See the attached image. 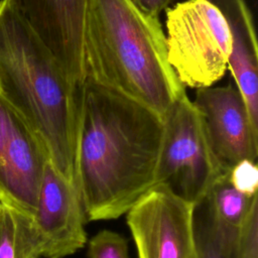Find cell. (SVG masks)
Wrapping results in <instances>:
<instances>
[{"instance_id": "6da1fadb", "label": "cell", "mask_w": 258, "mask_h": 258, "mask_svg": "<svg viewBox=\"0 0 258 258\" xmlns=\"http://www.w3.org/2000/svg\"><path fill=\"white\" fill-rule=\"evenodd\" d=\"M162 118L86 78L79 90L78 187L87 222L117 219L154 184Z\"/></svg>"}, {"instance_id": "7a4b0ae2", "label": "cell", "mask_w": 258, "mask_h": 258, "mask_svg": "<svg viewBox=\"0 0 258 258\" xmlns=\"http://www.w3.org/2000/svg\"><path fill=\"white\" fill-rule=\"evenodd\" d=\"M79 90L11 0H0V95L78 187Z\"/></svg>"}, {"instance_id": "3957f363", "label": "cell", "mask_w": 258, "mask_h": 258, "mask_svg": "<svg viewBox=\"0 0 258 258\" xmlns=\"http://www.w3.org/2000/svg\"><path fill=\"white\" fill-rule=\"evenodd\" d=\"M84 63L86 78L161 118L185 93L168 62L159 17L131 0H88Z\"/></svg>"}, {"instance_id": "277c9868", "label": "cell", "mask_w": 258, "mask_h": 258, "mask_svg": "<svg viewBox=\"0 0 258 258\" xmlns=\"http://www.w3.org/2000/svg\"><path fill=\"white\" fill-rule=\"evenodd\" d=\"M168 62L180 85L211 87L228 70L231 36L216 6L208 0H185L165 9Z\"/></svg>"}, {"instance_id": "5b68a950", "label": "cell", "mask_w": 258, "mask_h": 258, "mask_svg": "<svg viewBox=\"0 0 258 258\" xmlns=\"http://www.w3.org/2000/svg\"><path fill=\"white\" fill-rule=\"evenodd\" d=\"M162 121L155 184L165 183L196 204L219 177L228 172L214 155L202 115L185 93L169 107Z\"/></svg>"}, {"instance_id": "8992f818", "label": "cell", "mask_w": 258, "mask_h": 258, "mask_svg": "<svg viewBox=\"0 0 258 258\" xmlns=\"http://www.w3.org/2000/svg\"><path fill=\"white\" fill-rule=\"evenodd\" d=\"M195 204L157 183L126 213L138 258H197Z\"/></svg>"}, {"instance_id": "52a82bcc", "label": "cell", "mask_w": 258, "mask_h": 258, "mask_svg": "<svg viewBox=\"0 0 258 258\" xmlns=\"http://www.w3.org/2000/svg\"><path fill=\"white\" fill-rule=\"evenodd\" d=\"M46 161L38 138L0 95V203L33 218Z\"/></svg>"}, {"instance_id": "ba28073f", "label": "cell", "mask_w": 258, "mask_h": 258, "mask_svg": "<svg viewBox=\"0 0 258 258\" xmlns=\"http://www.w3.org/2000/svg\"><path fill=\"white\" fill-rule=\"evenodd\" d=\"M192 103L202 115L212 151L226 172L242 160L256 162L258 128L235 84L198 89Z\"/></svg>"}, {"instance_id": "9c48e42d", "label": "cell", "mask_w": 258, "mask_h": 258, "mask_svg": "<svg viewBox=\"0 0 258 258\" xmlns=\"http://www.w3.org/2000/svg\"><path fill=\"white\" fill-rule=\"evenodd\" d=\"M57 59L68 80L80 88L86 80L84 32L88 0H11Z\"/></svg>"}, {"instance_id": "30bf717a", "label": "cell", "mask_w": 258, "mask_h": 258, "mask_svg": "<svg viewBox=\"0 0 258 258\" xmlns=\"http://www.w3.org/2000/svg\"><path fill=\"white\" fill-rule=\"evenodd\" d=\"M33 221L43 243L44 258H66L84 248L88 242L80 192L48 160Z\"/></svg>"}, {"instance_id": "8fae6325", "label": "cell", "mask_w": 258, "mask_h": 258, "mask_svg": "<svg viewBox=\"0 0 258 258\" xmlns=\"http://www.w3.org/2000/svg\"><path fill=\"white\" fill-rule=\"evenodd\" d=\"M222 13L231 36L228 69L258 128V50L252 12L246 0H208Z\"/></svg>"}, {"instance_id": "7c38bea8", "label": "cell", "mask_w": 258, "mask_h": 258, "mask_svg": "<svg viewBox=\"0 0 258 258\" xmlns=\"http://www.w3.org/2000/svg\"><path fill=\"white\" fill-rule=\"evenodd\" d=\"M197 258H258V206L241 229L222 222L207 196L195 204Z\"/></svg>"}, {"instance_id": "4fadbf2b", "label": "cell", "mask_w": 258, "mask_h": 258, "mask_svg": "<svg viewBox=\"0 0 258 258\" xmlns=\"http://www.w3.org/2000/svg\"><path fill=\"white\" fill-rule=\"evenodd\" d=\"M42 253L33 218L0 203V258H40Z\"/></svg>"}, {"instance_id": "5bb4252c", "label": "cell", "mask_w": 258, "mask_h": 258, "mask_svg": "<svg viewBox=\"0 0 258 258\" xmlns=\"http://www.w3.org/2000/svg\"><path fill=\"white\" fill-rule=\"evenodd\" d=\"M216 216L225 224L241 229L253 207L258 204V195L246 196L238 191L229 180V172L219 177L206 195Z\"/></svg>"}, {"instance_id": "9a60e30c", "label": "cell", "mask_w": 258, "mask_h": 258, "mask_svg": "<svg viewBox=\"0 0 258 258\" xmlns=\"http://www.w3.org/2000/svg\"><path fill=\"white\" fill-rule=\"evenodd\" d=\"M87 243L89 258H130L127 240L117 232L102 230Z\"/></svg>"}, {"instance_id": "2e32d148", "label": "cell", "mask_w": 258, "mask_h": 258, "mask_svg": "<svg viewBox=\"0 0 258 258\" xmlns=\"http://www.w3.org/2000/svg\"><path fill=\"white\" fill-rule=\"evenodd\" d=\"M229 180L240 192L253 197L258 189V167L257 163L251 160L238 162L229 171Z\"/></svg>"}, {"instance_id": "e0dca14e", "label": "cell", "mask_w": 258, "mask_h": 258, "mask_svg": "<svg viewBox=\"0 0 258 258\" xmlns=\"http://www.w3.org/2000/svg\"><path fill=\"white\" fill-rule=\"evenodd\" d=\"M140 10L159 17L161 11L169 7L172 0H131Z\"/></svg>"}]
</instances>
